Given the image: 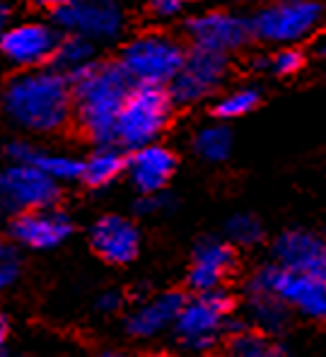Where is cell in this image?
Returning a JSON list of instances; mask_svg holds the SVG:
<instances>
[{
  "label": "cell",
  "mask_w": 326,
  "mask_h": 357,
  "mask_svg": "<svg viewBox=\"0 0 326 357\" xmlns=\"http://www.w3.org/2000/svg\"><path fill=\"white\" fill-rule=\"evenodd\" d=\"M0 107L10 123L27 133H59L73 121L71 80L51 66L20 70L5 82Z\"/></svg>",
  "instance_id": "cell-1"
},
{
  "label": "cell",
  "mask_w": 326,
  "mask_h": 357,
  "mask_svg": "<svg viewBox=\"0 0 326 357\" xmlns=\"http://www.w3.org/2000/svg\"><path fill=\"white\" fill-rule=\"evenodd\" d=\"M73 87V121L77 130L99 145H114L117 121L126 97L133 89L117 61H97L71 80Z\"/></svg>",
  "instance_id": "cell-2"
},
{
  "label": "cell",
  "mask_w": 326,
  "mask_h": 357,
  "mask_svg": "<svg viewBox=\"0 0 326 357\" xmlns=\"http://www.w3.org/2000/svg\"><path fill=\"white\" fill-rule=\"evenodd\" d=\"M235 299L225 290L186 297L175 321V340L181 350L201 355L213 350L235 328Z\"/></svg>",
  "instance_id": "cell-3"
},
{
  "label": "cell",
  "mask_w": 326,
  "mask_h": 357,
  "mask_svg": "<svg viewBox=\"0 0 326 357\" xmlns=\"http://www.w3.org/2000/svg\"><path fill=\"white\" fill-rule=\"evenodd\" d=\"M186 51V46L167 31H145L126 41L117 63L133 85L167 89L181 70Z\"/></svg>",
  "instance_id": "cell-4"
},
{
  "label": "cell",
  "mask_w": 326,
  "mask_h": 357,
  "mask_svg": "<svg viewBox=\"0 0 326 357\" xmlns=\"http://www.w3.org/2000/svg\"><path fill=\"white\" fill-rule=\"evenodd\" d=\"M175 104L165 87L133 85L117 121L114 145L121 150H140L155 145L170 126Z\"/></svg>",
  "instance_id": "cell-5"
},
{
  "label": "cell",
  "mask_w": 326,
  "mask_h": 357,
  "mask_svg": "<svg viewBox=\"0 0 326 357\" xmlns=\"http://www.w3.org/2000/svg\"><path fill=\"white\" fill-rule=\"evenodd\" d=\"M49 22L63 36H80L97 46L124 34L126 13L112 0H59L51 5Z\"/></svg>",
  "instance_id": "cell-6"
},
{
  "label": "cell",
  "mask_w": 326,
  "mask_h": 357,
  "mask_svg": "<svg viewBox=\"0 0 326 357\" xmlns=\"http://www.w3.org/2000/svg\"><path fill=\"white\" fill-rule=\"evenodd\" d=\"M324 8L312 0H283L261 8L249 20L251 36L264 44H276L281 49L295 46L309 39L322 24Z\"/></svg>",
  "instance_id": "cell-7"
},
{
  "label": "cell",
  "mask_w": 326,
  "mask_h": 357,
  "mask_svg": "<svg viewBox=\"0 0 326 357\" xmlns=\"http://www.w3.org/2000/svg\"><path fill=\"white\" fill-rule=\"evenodd\" d=\"M251 280L276 295L288 309H295L297 314L314 321H326V282L286 271L273 261L261 266Z\"/></svg>",
  "instance_id": "cell-8"
},
{
  "label": "cell",
  "mask_w": 326,
  "mask_h": 357,
  "mask_svg": "<svg viewBox=\"0 0 326 357\" xmlns=\"http://www.w3.org/2000/svg\"><path fill=\"white\" fill-rule=\"evenodd\" d=\"M61 198V186L34 167L15 165L0 169V210L10 218L31 210L56 208Z\"/></svg>",
  "instance_id": "cell-9"
},
{
  "label": "cell",
  "mask_w": 326,
  "mask_h": 357,
  "mask_svg": "<svg viewBox=\"0 0 326 357\" xmlns=\"http://www.w3.org/2000/svg\"><path fill=\"white\" fill-rule=\"evenodd\" d=\"M61 34L49 20L10 22L0 34V54L20 70H36L51 66Z\"/></svg>",
  "instance_id": "cell-10"
},
{
  "label": "cell",
  "mask_w": 326,
  "mask_h": 357,
  "mask_svg": "<svg viewBox=\"0 0 326 357\" xmlns=\"http://www.w3.org/2000/svg\"><path fill=\"white\" fill-rule=\"evenodd\" d=\"M186 39L191 41V49L210 51V54L230 56L249 44L251 29L249 20L228 10H206L184 22Z\"/></svg>",
  "instance_id": "cell-11"
},
{
  "label": "cell",
  "mask_w": 326,
  "mask_h": 357,
  "mask_svg": "<svg viewBox=\"0 0 326 357\" xmlns=\"http://www.w3.org/2000/svg\"><path fill=\"white\" fill-rule=\"evenodd\" d=\"M228 56L188 49L181 70L172 80V85L167 87L172 104L175 107H191V104L203 102L223 85L225 75H228Z\"/></svg>",
  "instance_id": "cell-12"
},
{
  "label": "cell",
  "mask_w": 326,
  "mask_h": 357,
  "mask_svg": "<svg viewBox=\"0 0 326 357\" xmlns=\"http://www.w3.org/2000/svg\"><path fill=\"white\" fill-rule=\"evenodd\" d=\"M73 234V220L59 208L31 210L10 218L8 237L15 246L31 251H51L66 244Z\"/></svg>",
  "instance_id": "cell-13"
},
{
  "label": "cell",
  "mask_w": 326,
  "mask_h": 357,
  "mask_svg": "<svg viewBox=\"0 0 326 357\" xmlns=\"http://www.w3.org/2000/svg\"><path fill=\"white\" fill-rule=\"evenodd\" d=\"M273 264L326 282V239L307 229H288L273 241Z\"/></svg>",
  "instance_id": "cell-14"
},
{
  "label": "cell",
  "mask_w": 326,
  "mask_h": 357,
  "mask_svg": "<svg viewBox=\"0 0 326 357\" xmlns=\"http://www.w3.org/2000/svg\"><path fill=\"white\" fill-rule=\"evenodd\" d=\"M92 251L112 266H126L140 254V229L124 215H102L89 227Z\"/></svg>",
  "instance_id": "cell-15"
},
{
  "label": "cell",
  "mask_w": 326,
  "mask_h": 357,
  "mask_svg": "<svg viewBox=\"0 0 326 357\" xmlns=\"http://www.w3.org/2000/svg\"><path fill=\"white\" fill-rule=\"evenodd\" d=\"M235 268V249L225 239L206 237L193 246L186 282L193 295L223 290L225 280Z\"/></svg>",
  "instance_id": "cell-16"
},
{
  "label": "cell",
  "mask_w": 326,
  "mask_h": 357,
  "mask_svg": "<svg viewBox=\"0 0 326 357\" xmlns=\"http://www.w3.org/2000/svg\"><path fill=\"white\" fill-rule=\"evenodd\" d=\"M177 172V155L165 145L155 143L126 155V176L140 196L162 193Z\"/></svg>",
  "instance_id": "cell-17"
},
{
  "label": "cell",
  "mask_w": 326,
  "mask_h": 357,
  "mask_svg": "<svg viewBox=\"0 0 326 357\" xmlns=\"http://www.w3.org/2000/svg\"><path fill=\"white\" fill-rule=\"evenodd\" d=\"M181 292L170 290V292H160V295H152L150 299L140 302L135 309H131L126 314V331L128 335L140 340H148L160 335L162 331L172 328L181 312V304H184Z\"/></svg>",
  "instance_id": "cell-18"
},
{
  "label": "cell",
  "mask_w": 326,
  "mask_h": 357,
  "mask_svg": "<svg viewBox=\"0 0 326 357\" xmlns=\"http://www.w3.org/2000/svg\"><path fill=\"white\" fill-rule=\"evenodd\" d=\"M242 312H244V326L264 335H281L290 326V309L281 302L276 295H271L254 280H246L244 295H242Z\"/></svg>",
  "instance_id": "cell-19"
},
{
  "label": "cell",
  "mask_w": 326,
  "mask_h": 357,
  "mask_svg": "<svg viewBox=\"0 0 326 357\" xmlns=\"http://www.w3.org/2000/svg\"><path fill=\"white\" fill-rule=\"evenodd\" d=\"M8 157L15 165H27L34 167L36 172L54 178L56 183H73L80 181L82 174V160L75 155H66V152H51L44 148L27 143V140H15L8 145Z\"/></svg>",
  "instance_id": "cell-20"
},
{
  "label": "cell",
  "mask_w": 326,
  "mask_h": 357,
  "mask_svg": "<svg viewBox=\"0 0 326 357\" xmlns=\"http://www.w3.org/2000/svg\"><path fill=\"white\" fill-rule=\"evenodd\" d=\"M121 174H126V155L119 145H99L82 160L80 181L89 188L112 186Z\"/></svg>",
  "instance_id": "cell-21"
},
{
  "label": "cell",
  "mask_w": 326,
  "mask_h": 357,
  "mask_svg": "<svg viewBox=\"0 0 326 357\" xmlns=\"http://www.w3.org/2000/svg\"><path fill=\"white\" fill-rule=\"evenodd\" d=\"M228 357H295L278 338L256 333L246 328L244 324H237L230 335Z\"/></svg>",
  "instance_id": "cell-22"
},
{
  "label": "cell",
  "mask_w": 326,
  "mask_h": 357,
  "mask_svg": "<svg viewBox=\"0 0 326 357\" xmlns=\"http://www.w3.org/2000/svg\"><path fill=\"white\" fill-rule=\"evenodd\" d=\"M92 63H97V46L80 39V36L61 34L56 54H54V59H51V68H54V70H59L61 75L73 80V77L80 75L82 70H87Z\"/></svg>",
  "instance_id": "cell-23"
},
{
  "label": "cell",
  "mask_w": 326,
  "mask_h": 357,
  "mask_svg": "<svg viewBox=\"0 0 326 357\" xmlns=\"http://www.w3.org/2000/svg\"><path fill=\"white\" fill-rule=\"evenodd\" d=\"M191 148L203 162H225L232 152V130L225 123H210L196 130Z\"/></svg>",
  "instance_id": "cell-24"
},
{
  "label": "cell",
  "mask_w": 326,
  "mask_h": 357,
  "mask_svg": "<svg viewBox=\"0 0 326 357\" xmlns=\"http://www.w3.org/2000/svg\"><path fill=\"white\" fill-rule=\"evenodd\" d=\"M261 104V89L254 85H246V87H237V89H230L228 94L215 102L213 114L220 121H235L242 119L246 114H251L256 107Z\"/></svg>",
  "instance_id": "cell-25"
},
{
  "label": "cell",
  "mask_w": 326,
  "mask_h": 357,
  "mask_svg": "<svg viewBox=\"0 0 326 357\" xmlns=\"http://www.w3.org/2000/svg\"><path fill=\"white\" fill-rule=\"evenodd\" d=\"M225 241H228L230 246H244V249H249V246H256L261 239H264V225H261L259 218H254V215L249 213H235L232 218H228V222H225Z\"/></svg>",
  "instance_id": "cell-26"
},
{
  "label": "cell",
  "mask_w": 326,
  "mask_h": 357,
  "mask_svg": "<svg viewBox=\"0 0 326 357\" xmlns=\"http://www.w3.org/2000/svg\"><path fill=\"white\" fill-rule=\"evenodd\" d=\"M304 66V54L297 49V46H286V49L273 51L271 56H264V59L256 61V68H266L273 75H295V73L302 70Z\"/></svg>",
  "instance_id": "cell-27"
},
{
  "label": "cell",
  "mask_w": 326,
  "mask_h": 357,
  "mask_svg": "<svg viewBox=\"0 0 326 357\" xmlns=\"http://www.w3.org/2000/svg\"><path fill=\"white\" fill-rule=\"evenodd\" d=\"M22 275V256L20 249L10 241L8 234L0 232V292L10 290Z\"/></svg>",
  "instance_id": "cell-28"
},
{
  "label": "cell",
  "mask_w": 326,
  "mask_h": 357,
  "mask_svg": "<svg viewBox=\"0 0 326 357\" xmlns=\"http://www.w3.org/2000/svg\"><path fill=\"white\" fill-rule=\"evenodd\" d=\"M175 208V198L167 196L165 191L155 193V196H140L135 201V213L143 215V218H152V215H165Z\"/></svg>",
  "instance_id": "cell-29"
},
{
  "label": "cell",
  "mask_w": 326,
  "mask_h": 357,
  "mask_svg": "<svg viewBox=\"0 0 326 357\" xmlns=\"http://www.w3.org/2000/svg\"><path fill=\"white\" fill-rule=\"evenodd\" d=\"M148 10L155 20L170 22V20H175L184 13V3L181 0H155V3L148 5Z\"/></svg>",
  "instance_id": "cell-30"
},
{
  "label": "cell",
  "mask_w": 326,
  "mask_h": 357,
  "mask_svg": "<svg viewBox=\"0 0 326 357\" xmlns=\"http://www.w3.org/2000/svg\"><path fill=\"white\" fill-rule=\"evenodd\" d=\"M124 307V295L119 290H107L97 297V309L102 314H117Z\"/></svg>",
  "instance_id": "cell-31"
},
{
  "label": "cell",
  "mask_w": 326,
  "mask_h": 357,
  "mask_svg": "<svg viewBox=\"0 0 326 357\" xmlns=\"http://www.w3.org/2000/svg\"><path fill=\"white\" fill-rule=\"evenodd\" d=\"M5 345H8V319H5L3 312H0V357H8Z\"/></svg>",
  "instance_id": "cell-32"
},
{
  "label": "cell",
  "mask_w": 326,
  "mask_h": 357,
  "mask_svg": "<svg viewBox=\"0 0 326 357\" xmlns=\"http://www.w3.org/2000/svg\"><path fill=\"white\" fill-rule=\"evenodd\" d=\"M8 24H10V8L5 3H0V34H3Z\"/></svg>",
  "instance_id": "cell-33"
},
{
  "label": "cell",
  "mask_w": 326,
  "mask_h": 357,
  "mask_svg": "<svg viewBox=\"0 0 326 357\" xmlns=\"http://www.w3.org/2000/svg\"><path fill=\"white\" fill-rule=\"evenodd\" d=\"M314 51H317L319 59H324V61H326V31H324L322 36H319L317 41H314Z\"/></svg>",
  "instance_id": "cell-34"
},
{
  "label": "cell",
  "mask_w": 326,
  "mask_h": 357,
  "mask_svg": "<svg viewBox=\"0 0 326 357\" xmlns=\"http://www.w3.org/2000/svg\"><path fill=\"white\" fill-rule=\"evenodd\" d=\"M97 357H128L124 353H117V350H104V353H99Z\"/></svg>",
  "instance_id": "cell-35"
}]
</instances>
